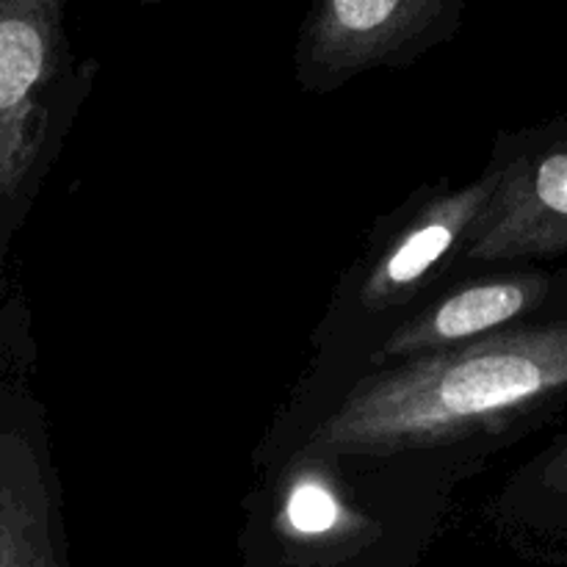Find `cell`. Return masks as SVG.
<instances>
[{"label": "cell", "instance_id": "6da1fadb", "mask_svg": "<svg viewBox=\"0 0 567 567\" xmlns=\"http://www.w3.org/2000/svg\"><path fill=\"white\" fill-rule=\"evenodd\" d=\"M567 404V316L529 321L360 382L313 435L324 454L443 446Z\"/></svg>", "mask_w": 567, "mask_h": 567}, {"label": "cell", "instance_id": "7a4b0ae2", "mask_svg": "<svg viewBox=\"0 0 567 567\" xmlns=\"http://www.w3.org/2000/svg\"><path fill=\"white\" fill-rule=\"evenodd\" d=\"M70 0H0V236L42 172L72 89Z\"/></svg>", "mask_w": 567, "mask_h": 567}, {"label": "cell", "instance_id": "3957f363", "mask_svg": "<svg viewBox=\"0 0 567 567\" xmlns=\"http://www.w3.org/2000/svg\"><path fill=\"white\" fill-rule=\"evenodd\" d=\"M465 0H313L297 39V75L327 92L377 66H404L457 33Z\"/></svg>", "mask_w": 567, "mask_h": 567}, {"label": "cell", "instance_id": "277c9868", "mask_svg": "<svg viewBox=\"0 0 567 567\" xmlns=\"http://www.w3.org/2000/svg\"><path fill=\"white\" fill-rule=\"evenodd\" d=\"M498 186L454 269L567 255V125L504 138Z\"/></svg>", "mask_w": 567, "mask_h": 567}, {"label": "cell", "instance_id": "5b68a950", "mask_svg": "<svg viewBox=\"0 0 567 567\" xmlns=\"http://www.w3.org/2000/svg\"><path fill=\"white\" fill-rule=\"evenodd\" d=\"M567 316V271L520 269L463 282L419 310L382 343L380 360H408L446 352L471 341Z\"/></svg>", "mask_w": 567, "mask_h": 567}, {"label": "cell", "instance_id": "8992f818", "mask_svg": "<svg viewBox=\"0 0 567 567\" xmlns=\"http://www.w3.org/2000/svg\"><path fill=\"white\" fill-rule=\"evenodd\" d=\"M0 567H70L55 476L31 399L0 380Z\"/></svg>", "mask_w": 567, "mask_h": 567}, {"label": "cell", "instance_id": "52a82bcc", "mask_svg": "<svg viewBox=\"0 0 567 567\" xmlns=\"http://www.w3.org/2000/svg\"><path fill=\"white\" fill-rule=\"evenodd\" d=\"M496 186L498 164L493 161L474 183L426 203L369 266L358 286V308L374 316L404 308L443 271H454Z\"/></svg>", "mask_w": 567, "mask_h": 567}, {"label": "cell", "instance_id": "ba28073f", "mask_svg": "<svg viewBox=\"0 0 567 567\" xmlns=\"http://www.w3.org/2000/svg\"><path fill=\"white\" fill-rule=\"evenodd\" d=\"M288 518L297 526L299 532H308V535H319V532L330 529L332 518H336V504L327 496L324 487L308 485L297 487L288 502Z\"/></svg>", "mask_w": 567, "mask_h": 567}, {"label": "cell", "instance_id": "9c48e42d", "mask_svg": "<svg viewBox=\"0 0 567 567\" xmlns=\"http://www.w3.org/2000/svg\"><path fill=\"white\" fill-rule=\"evenodd\" d=\"M537 491L567 504V437L537 465Z\"/></svg>", "mask_w": 567, "mask_h": 567}, {"label": "cell", "instance_id": "30bf717a", "mask_svg": "<svg viewBox=\"0 0 567 567\" xmlns=\"http://www.w3.org/2000/svg\"><path fill=\"white\" fill-rule=\"evenodd\" d=\"M9 238L0 236V380H6V354H9V310L3 305V249Z\"/></svg>", "mask_w": 567, "mask_h": 567}, {"label": "cell", "instance_id": "8fae6325", "mask_svg": "<svg viewBox=\"0 0 567 567\" xmlns=\"http://www.w3.org/2000/svg\"><path fill=\"white\" fill-rule=\"evenodd\" d=\"M138 3H142V6H155V3H161V0H138Z\"/></svg>", "mask_w": 567, "mask_h": 567}]
</instances>
